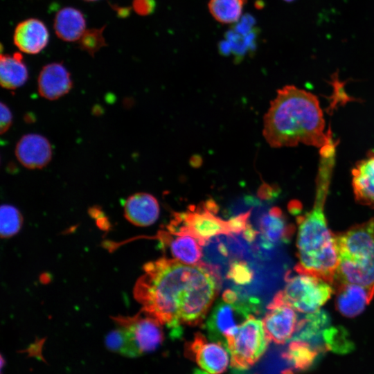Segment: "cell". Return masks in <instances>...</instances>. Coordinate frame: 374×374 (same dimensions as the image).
Here are the masks:
<instances>
[{"label": "cell", "instance_id": "cell-1", "mask_svg": "<svg viewBox=\"0 0 374 374\" xmlns=\"http://www.w3.org/2000/svg\"><path fill=\"white\" fill-rule=\"evenodd\" d=\"M215 269L201 262L188 265L161 258L147 262L134 287L143 311L178 337L181 325L202 323L219 291Z\"/></svg>", "mask_w": 374, "mask_h": 374}, {"label": "cell", "instance_id": "cell-2", "mask_svg": "<svg viewBox=\"0 0 374 374\" xmlns=\"http://www.w3.org/2000/svg\"><path fill=\"white\" fill-rule=\"evenodd\" d=\"M335 146L332 142L320 148L312 208L296 217L299 262L294 270L323 278L332 286L339 265L335 234L328 227L324 206L335 164Z\"/></svg>", "mask_w": 374, "mask_h": 374}, {"label": "cell", "instance_id": "cell-3", "mask_svg": "<svg viewBox=\"0 0 374 374\" xmlns=\"http://www.w3.org/2000/svg\"><path fill=\"white\" fill-rule=\"evenodd\" d=\"M262 135L272 148L299 143L321 148L333 139L325 132V120L318 98L294 85L278 89L263 118Z\"/></svg>", "mask_w": 374, "mask_h": 374}, {"label": "cell", "instance_id": "cell-4", "mask_svg": "<svg viewBox=\"0 0 374 374\" xmlns=\"http://www.w3.org/2000/svg\"><path fill=\"white\" fill-rule=\"evenodd\" d=\"M339 265L332 286L374 285V219L335 234Z\"/></svg>", "mask_w": 374, "mask_h": 374}, {"label": "cell", "instance_id": "cell-5", "mask_svg": "<svg viewBox=\"0 0 374 374\" xmlns=\"http://www.w3.org/2000/svg\"><path fill=\"white\" fill-rule=\"evenodd\" d=\"M217 212V206L212 199L190 206L185 212L174 213L166 229L174 233L190 235L204 244L215 235L238 233L233 217L224 220L216 215Z\"/></svg>", "mask_w": 374, "mask_h": 374}, {"label": "cell", "instance_id": "cell-6", "mask_svg": "<svg viewBox=\"0 0 374 374\" xmlns=\"http://www.w3.org/2000/svg\"><path fill=\"white\" fill-rule=\"evenodd\" d=\"M259 302L244 298L232 290H226L213 307L206 327L210 339L226 346L227 339L234 335L240 325L258 311Z\"/></svg>", "mask_w": 374, "mask_h": 374}, {"label": "cell", "instance_id": "cell-7", "mask_svg": "<svg viewBox=\"0 0 374 374\" xmlns=\"http://www.w3.org/2000/svg\"><path fill=\"white\" fill-rule=\"evenodd\" d=\"M294 272H287L284 288L274 296L301 313L310 314L319 310L330 298L333 287L316 276Z\"/></svg>", "mask_w": 374, "mask_h": 374}, {"label": "cell", "instance_id": "cell-8", "mask_svg": "<svg viewBox=\"0 0 374 374\" xmlns=\"http://www.w3.org/2000/svg\"><path fill=\"white\" fill-rule=\"evenodd\" d=\"M269 341L262 320L251 314L226 340L231 366L242 370L253 365L265 353Z\"/></svg>", "mask_w": 374, "mask_h": 374}, {"label": "cell", "instance_id": "cell-9", "mask_svg": "<svg viewBox=\"0 0 374 374\" xmlns=\"http://www.w3.org/2000/svg\"><path fill=\"white\" fill-rule=\"evenodd\" d=\"M114 320L127 330L139 355L154 351L163 341L162 324L146 313L145 315L117 317Z\"/></svg>", "mask_w": 374, "mask_h": 374}, {"label": "cell", "instance_id": "cell-10", "mask_svg": "<svg viewBox=\"0 0 374 374\" xmlns=\"http://www.w3.org/2000/svg\"><path fill=\"white\" fill-rule=\"evenodd\" d=\"M226 347L221 342H209L204 335L197 332L191 341L186 343L185 355L195 361L203 371L208 374L224 373L230 362Z\"/></svg>", "mask_w": 374, "mask_h": 374}, {"label": "cell", "instance_id": "cell-11", "mask_svg": "<svg viewBox=\"0 0 374 374\" xmlns=\"http://www.w3.org/2000/svg\"><path fill=\"white\" fill-rule=\"evenodd\" d=\"M267 308L262 321L269 340L278 344L292 340L299 322L296 310L276 296Z\"/></svg>", "mask_w": 374, "mask_h": 374}, {"label": "cell", "instance_id": "cell-12", "mask_svg": "<svg viewBox=\"0 0 374 374\" xmlns=\"http://www.w3.org/2000/svg\"><path fill=\"white\" fill-rule=\"evenodd\" d=\"M258 229L260 246L268 250L287 243L294 231L278 207H272L260 217Z\"/></svg>", "mask_w": 374, "mask_h": 374}, {"label": "cell", "instance_id": "cell-13", "mask_svg": "<svg viewBox=\"0 0 374 374\" xmlns=\"http://www.w3.org/2000/svg\"><path fill=\"white\" fill-rule=\"evenodd\" d=\"M12 40L20 51L36 55L46 47L49 41V32L42 20L28 18L17 24L13 32Z\"/></svg>", "mask_w": 374, "mask_h": 374}, {"label": "cell", "instance_id": "cell-14", "mask_svg": "<svg viewBox=\"0 0 374 374\" xmlns=\"http://www.w3.org/2000/svg\"><path fill=\"white\" fill-rule=\"evenodd\" d=\"M15 155L29 169H41L51 160L52 148L46 138L38 134L24 135L17 142Z\"/></svg>", "mask_w": 374, "mask_h": 374}, {"label": "cell", "instance_id": "cell-15", "mask_svg": "<svg viewBox=\"0 0 374 374\" xmlns=\"http://www.w3.org/2000/svg\"><path fill=\"white\" fill-rule=\"evenodd\" d=\"M158 238L172 259L188 265H197L202 262L204 244L199 240L190 235L174 233L167 229L161 231Z\"/></svg>", "mask_w": 374, "mask_h": 374}, {"label": "cell", "instance_id": "cell-16", "mask_svg": "<svg viewBox=\"0 0 374 374\" xmlns=\"http://www.w3.org/2000/svg\"><path fill=\"white\" fill-rule=\"evenodd\" d=\"M72 85L70 73L61 62H51L44 66L37 78L39 95L50 100H57L68 93Z\"/></svg>", "mask_w": 374, "mask_h": 374}, {"label": "cell", "instance_id": "cell-17", "mask_svg": "<svg viewBox=\"0 0 374 374\" xmlns=\"http://www.w3.org/2000/svg\"><path fill=\"white\" fill-rule=\"evenodd\" d=\"M335 287L337 290L336 308L347 317L360 314L374 296V285L342 283Z\"/></svg>", "mask_w": 374, "mask_h": 374}, {"label": "cell", "instance_id": "cell-18", "mask_svg": "<svg viewBox=\"0 0 374 374\" xmlns=\"http://www.w3.org/2000/svg\"><path fill=\"white\" fill-rule=\"evenodd\" d=\"M351 175L355 200L374 208V153L370 152L364 159L357 161Z\"/></svg>", "mask_w": 374, "mask_h": 374}, {"label": "cell", "instance_id": "cell-19", "mask_svg": "<svg viewBox=\"0 0 374 374\" xmlns=\"http://www.w3.org/2000/svg\"><path fill=\"white\" fill-rule=\"evenodd\" d=\"M159 205L151 194L138 193L130 196L124 205L127 220L139 226L152 224L159 217Z\"/></svg>", "mask_w": 374, "mask_h": 374}, {"label": "cell", "instance_id": "cell-20", "mask_svg": "<svg viewBox=\"0 0 374 374\" xmlns=\"http://www.w3.org/2000/svg\"><path fill=\"white\" fill-rule=\"evenodd\" d=\"M53 29L61 40L67 42H78L87 30L85 17L78 8L63 7L55 15Z\"/></svg>", "mask_w": 374, "mask_h": 374}, {"label": "cell", "instance_id": "cell-21", "mask_svg": "<svg viewBox=\"0 0 374 374\" xmlns=\"http://www.w3.org/2000/svg\"><path fill=\"white\" fill-rule=\"evenodd\" d=\"M28 78V71L19 52L1 54L0 83L7 89H15L24 85Z\"/></svg>", "mask_w": 374, "mask_h": 374}, {"label": "cell", "instance_id": "cell-22", "mask_svg": "<svg viewBox=\"0 0 374 374\" xmlns=\"http://www.w3.org/2000/svg\"><path fill=\"white\" fill-rule=\"evenodd\" d=\"M319 350L310 343L299 340H292L283 357L298 371L308 369L314 362Z\"/></svg>", "mask_w": 374, "mask_h": 374}, {"label": "cell", "instance_id": "cell-23", "mask_svg": "<svg viewBox=\"0 0 374 374\" xmlns=\"http://www.w3.org/2000/svg\"><path fill=\"white\" fill-rule=\"evenodd\" d=\"M247 0H209L208 8L217 22L231 24L238 21Z\"/></svg>", "mask_w": 374, "mask_h": 374}, {"label": "cell", "instance_id": "cell-24", "mask_svg": "<svg viewBox=\"0 0 374 374\" xmlns=\"http://www.w3.org/2000/svg\"><path fill=\"white\" fill-rule=\"evenodd\" d=\"M118 326L106 335V347L111 351L127 356H139L127 330L123 326Z\"/></svg>", "mask_w": 374, "mask_h": 374}, {"label": "cell", "instance_id": "cell-25", "mask_svg": "<svg viewBox=\"0 0 374 374\" xmlns=\"http://www.w3.org/2000/svg\"><path fill=\"white\" fill-rule=\"evenodd\" d=\"M322 341L325 349L339 353H348L353 348L348 333L342 328L328 326L323 332Z\"/></svg>", "mask_w": 374, "mask_h": 374}, {"label": "cell", "instance_id": "cell-26", "mask_svg": "<svg viewBox=\"0 0 374 374\" xmlns=\"http://www.w3.org/2000/svg\"><path fill=\"white\" fill-rule=\"evenodd\" d=\"M22 216L13 206L3 204L1 207V236L9 238L16 234L21 229Z\"/></svg>", "mask_w": 374, "mask_h": 374}, {"label": "cell", "instance_id": "cell-27", "mask_svg": "<svg viewBox=\"0 0 374 374\" xmlns=\"http://www.w3.org/2000/svg\"><path fill=\"white\" fill-rule=\"evenodd\" d=\"M106 26L87 29L78 41L79 48L93 56L100 48L107 46L103 31Z\"/></svg>", "mask_w": 374, "mask_h": 374}, {"label": "cell", "instance_id": "cell-28", "mask_svg": "<svg viewBox=\"0 0 374 374\" xmlns=\"http://www.w3.org/2000/svg\"><path fill=\"white\" fill-rule=\"evenodd\" d=\"M227 278L238 285H247L253 278V272L244 260H235L229 266Z\"/></svg>", "mask_w": 374, "mask_h": 374}, {"label": "cell", "instance_id": "cell-29", "mask_svg": "<svg viewBox=\"0 0 374 374\" xmlns=\"http://www.w3.org/2000/svg\"><path fill=\"white\" fill-rule=\"evenodd\" d=\"M133 10L140 16H148L154 12L156 8L155 0H133Z\"/></svg>", "mask_w": 374, "mask_h": 374}, {"label": "cell", "instance_id": "cell-30", "mask_svg": "<svg viewBox=\"0 0 374 374\" xmlns=\"http://www.w3.org/2000/svg\"><path fill=\"white\" fill-rule=\"evenodd\" d=\"M0 129L1 134H3L10 127L12 121V115L9 107L4 103L0 105Z\"/></svg>", "mask_w": 374, "mask_h": 374}, {"label": "cell", "instance_id": "cell-31", "mask_svg": "<svg viewBox=\"0 0 374 374\" xmlns=\"http://www.w3.org/2000/svg\"><path fill=\"white\" fill-rule=\"evenodd\" d=\"M82 1H87V2H95V1H100V0H82Z\"/></svg>", "mask_w": 374, "mask_h": 374}, {"label": "cell", "instance_id": "cell-32", "mask_svg": "<svg viewBox=\"0 0 374 374\" xmlns=\"http://www.w3.org/2000/svg\"><path fill=\"white\" fill-rule=\"evenodd\" d=\"M284 1H287V2H290V1H292L294 0H284Z\"/></svg>", "mask_w": 374, "mask_h": 374}]
</instances>
